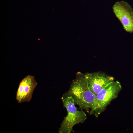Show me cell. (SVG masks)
Masks as SVG:
<instances>
[{"mask_svg":"<svg viewBox=\"0 0 133 133\" xmlns=\"http://www.w3.org/2000/svg\"><path fill=\"white\" fill-rule=\"evenodd\" d=\"M115 15L127 32H133V9L127 2L121 1L116 2L112 7Z\"/></svg>","mask_w":133,"mask_h":133,"instance_id":"4","label":"cell"},{"mask_svg":"<svg viewBox=\"0 0 133 133\" xmlns=\"http://www.w3.org/2000/svg\"><path fill=\"white\" fill-rule=\"evenodd\" d=\"M121 89V84L118 81H114L108 84L96 95L95 102L90 114L97 116L117 97Z\"/></svg>","mask_w":133,"mask_h":133,"instance_id":"3","label":"cell"},{"mask_svg":"<svg viewBox=\"0 0 133 133\" xmlns=\"http://www.w3.org/2000/svg\"><path fill=\"white\" fill-rule=\"evenodd\" d=\"M61 99L67 114L61 125L59 132L70 133L74 132L73 127L75 125L84 122L87 119V116L83 111L77 110L73 99L67 92Z\"/></svg>","mask_w":133,"mask_h":133,"instance_id":"2","label":"cell"},{"mask_svg":"<svg viewBox=\"0 0 133 133\" xmlns=\"http://www.w3.org/2000/svg\"><path fill=\"white\" fill-rule=\"evenodd\" d=\"M84 77L89 89L96 95L114 81L113 77L98 72L87 73Z\"/></svg>","mask_w":133,"mask_h":133,"instance_id":"6","label":"cell"},{"mask_svg":"<svg viewBox=\"0 0 133 133\" xmlns=\"http://www.w3.org/2000/svg\"><path fill=\"white\" fill-rule=\"evenodd\" d=\"M67 92L82 109L88 111L95 104L96 95L89 89L84 77L74 80Z\"/></svg>","mask_w":133,"mask_h":133,"instance_id":"1","label":"cell"},{"mask_svg":"<svg viewBox=\"0 0 133 133\" xmlns=\"http://www.w3.org/2000/svg\"><path fill=\"white\" fill-rule=\"evenodd\" d=\"M37 85L33 76L29 75L24 77L20 82L16 93V99L18 103L30 101Z\"/></svg>","mask_w":133,"mask_h":133,"instance_id":"5","label":"cell"}]
</instances>
